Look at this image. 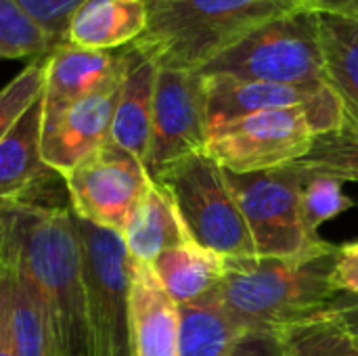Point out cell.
<instances>
[{"label":"cell","mask_w":358,"mask_h":356,"mask_svg":"<svg viewBox=\"0 0 358 356\" xmlns=\"http://www.w3.org/2000/svg\"><path fill=\"white\" fill-rule=\"evenodd\" d=\"M0 218V248L36 285L59 355L90 356L84 256L71 206L2 208Z\"/></svg>","instance_id":"cell-1"},{"label":"cell","mask_w":358,"mask_h":356,"mask_svg":"<svg viewBox=\"0 0 358 356\" xmlns=\"http://www.w3.org/2000/svg\"><path fill=\"white\" fill-rule=\"evenodd\" d=\"M340 245L325 239L296 256L227 258L216 287L250 329H277L323 313L338 296L334 269Z\"/></svg>","instance_id":"cell-2"},{"label":"cell","mask_w":358,"mask_h":356,"mask_svg":"<svg viewBox=\"0 0 358 356\" xmlns=\"http://www.w3.org/2000/svg\"><path fill=\"white\" fill-rule=\"evenodd\" d=\"M304 8L302 0H149L132 44L157 67L201 69L260 25Z\"/></svg>","instance_id":"cell-3"},{"label":"cell","mask_w":358,"mask_h":356,"mask_svg":"<svg viewBox=\"0 0 358 356\" xmlns=\"http://www.w3.org/2000/svg\"><path fill=\"white\" fill-rule=\"evenodd\" d=\"M252 82L315 86L325 82L321 15L298 8L250 31L199 69Z\"/></svg>","instance_id":"cell-4"},{"label":"cell","mask_w":358,"mask_h":356,"mask_svg":"<svg viewBox=\"0 0 358 356\" xmlns=\"http://www.w3.org/2000/svg\"><path fill=\"white\" fill-rule=\"evenodd\" d=\"M153 180L172 199L191 241L227 258L256 256L250 227L227 172L206 151L172 162Z\"/></svg>","instance_id":"cell-5"},{"label":"cell","mask_w":358,"mask_h":356,"mask_svg":"<svg viewBox=\"0 0 358 356\" xmlns=\"http://www.w3.org/2000/svg\"><path fill=\"white\" fill-rule=\"evenodd\" d=\"M315 136L308 105L268 109L212 128L203 151L227 172L256 174L296 164Z\"/></svg>","instance_id":"cell-6"},{"label":"cell","mask_w":358,"mask_h":356,"mask_svg":"<svg viewBox=\"0 0 358 356\" xmlns=\"http://www.w3.org/2000/svg\"><path fill=\"white\" fill-rule=\"evenodd\" d=\"M88 290L90 356H134L130 332V256L120 233L76 216Z\"/></svg>","instance_id":"cell-7"},{"label":"cell","mask_w":358,"mask_h":356,"mask_svg":"<svg viewBox=\"0 0 358 356\" xmlns=\"http://www.w3.org/2000/svg\"><path fill=\"white\" fill-rule=\"evenodd\" d=\"M227 180L250 227L256 256H296L323 241L306 231L302 218L300 195L306 180L304 170L285 166L256 174L227 172Z\"/></svg>","instance_id":"cell-8"},{"label":"cell","mask_w":358,"mask_h":356,"mask_svg":"<svg viewBox=\"0 0 358 356\" xmlns=\"http://www.w3.org/2000/svg\"><path fill=\"white\" fill-rule=\"evenodd\" d=\"M63 180L80 220L122 235L153 178L138 157L107 141Z\"/></svg>","instance_id":"cell-9"},{"label":"cell","mask_w":358,"mask_h":356,"mask_svg":"<svg viewBox=\"0 0 358 356\" xmlns=\"http://www.w3.org/2000/svg\"><path fill=\"white\" fill-rule=\"evenodd\" d=\"M208 143L206 78L197 69L157 67L151 141L145 159L149 176L172 162L203 151Z\"/></svg>","instance_id":"cell-10"},{"label":"cell","mask_w":358,"mask_h":356,"mask_svg":"<svg viewBox=\"0 0 358 356\" xmlns=\"http://www.w3.org/2000/svg\"><path fill=\"white\" fill-rule=\"evenodd\" d=\"M122 82L42 113V159L65 176L109 141ZM44 103V101H42Z\"/></svg>","instance_id":"cell-11"},{"label":"cell","mask_w":358,"mask_h":356,"mask_svg":"<svg viewBox=\"0 0 358 356\" xmlns=\"http://www.w3.org/2000/svg\"><path fill=\"white\" fill-rule=\"evenodd\" d=\"M42 97L0 141V210L15 206H57L48 183L57 174L42 159Z\"/></svg>","instance_id":"cell-12"},{"label":"cell","mask_w":358,"mask_h":356,"mask_svg":"<svg viewBox=\"0 0 358 356\" xmlns=\"http://www.w3.org/2000/svg\"><path fill=\"white\" fill-rule=\"evenodd\" d=\"M128 46L120 50H90L69 42L57 44L46 55L42 101L46 109L65 107L124 80Z\"/></svg>","instance_id":"cell-13"},{"label":"cell","mask_w":358,"mask_h":356,"mask_svg":"<svg viewBox=\"0 0 358 356\" xmlns=\"http://www.w3.org/2000/svg\"><path fill=\"white\" fill-rule=\"evenodd\" d=\"M130 332L134 356H178V306L151 264L130 258Z\"/></svg>","instance_id":"cell-14"},{"label":"cell","mask_w":358,"mask_h":356,"mask_svg":"<svg viewBox=\"0 0 358 356\" xmlns=\"http://www.w3.org/2000/svg\"><path fill=\"white\" fill-rule=\"evenodd\" d=\"M206 78V113L208 132L227 122L285 107H302L315 103L327 84L292 86L273 82L237 80L229 76H203Z\"/></svg>","instance_id":"cell-15"},{"label":"cell","mask_w":358,"mask_h":356,"mask_svg":"<svg viewBox=\"0 0 358 356\" xmlns=\"http://www.w3.org/2000/svg\"><path fill=\"white\" fill-rule=\"evenodd\" d=\"M155 76H157V65L130 44L128 67L113 111L109 143L132 153L143 164L147 159L149 141H151Z\"/></svg>","instance_id":"cell-16"},{"label":"cell","mask_w":358,"mask_h":356,"mask_svg":"<svg viewBox=\"0 0 358 356\" xmlns=\"http://www.w3.org/2000/svg\"><path fill=\"white\" fill-rule=\"evenodd\" d=\"M149 21V0H84L71 15L63 42L90 50L134 44Z\"/></svg>","instance_id":"cell-17"},{"label":"cell","mask_w":358,"mask_h":356,"mask_svg":"<svg viewBox=\"0 0 358 356\" xmlns=\"http://www.w3.org/2000/svg\"><path fill=\"white\" fill-rule=\"evenodd\" d=\"M248 332L218 290L178 306V356H224Z\"/></svg>","instance_id":"cell-18"},{"label":"cell","mask_w":358,"mask_h":356,"mask_svg":"<svg viewBox=\"0 0 358 356\" xmlns=\"http://www.w3.org/2000/svg\"><path fill=\"white\" fill-rule=\"evenodd\" d=\"M151 269L172 302L180 306L220 285L227 271V256L189 239L159 254Z\"/></svg>","instance_id":"cell-19"},{"label":"cell","mask_w":358,"mask_h":356,"mask_svg":"<svg viewBox=\"0 0 358 356\" xmlns=\"http://www.w3.org/2000/svg\"><path fill=\"white\" fill-rule=\"evenodd\" d=\"M122 239L128 256L145 264H153L166 250L189 241L172 199L155 180H151L145 197L136 206Z\"/></svg>","instance_id":"cell-20"},{"label":"cell","mask_w":358,"mask_h":356,"mask_svg":"<svg viewBox=\"0 0 358 356\" xmlns=\"http://www.w3.org/2000/svg\"><path fill=\"white\" fill-rule=\"evenodd\" d=\"M0 269L10 298V323L17 356H61L36 285L2 248Z\"/></svg>","instance_id":"cell-21"},{"label":"cell","mask_w":358,"mask_h":356,"mask_svg":"<svg viewBox=\"0 0 358 356\" xmlns=\"http://www.w3.org/2000/svg\"><path fill=\"white\" fill-rule=\"evenodd\" d=\"M325 84L342 103V126L358 130V19L321 15Z\"/></svg>","instance_id":"cell-22"},{"label":"cell","mask_w":358,"mask_h":356,"mask_svg":"<svg viewBox=\"0 0 358 356\" xmlns=\"http://www.w3.org/2000/svg\"><path fill=\"white\" fill-rule=\"evenodd\" d=\"M287 356H358V344L325 315L277 327Z\"/></svg>","instance_id":"cell-23"},{"label":"cell","mask_w":358,"mask_h":356,"mask_svg":"<svg viewBox=\"0 0 358 356\" xmlns=\"http://www.w3.org/2000/svg\"><path fill=\"white\" fill-rule=\"evenodd\" d=\"M292 166L306 174H327L342 183H358V130L340 126L315 136L310 151Z\"/></svg>","instance_id":"cell-24"},{"label":"cell","mask_w":358,"mask_h":356,"mask_svg":"<svg viewBox=\"0 0 358 356\" xmlns=\"http://www.w3.org/2000/svg\"><path fill=\"white\" fill-rule=\"evenodd\" d=\"M57 42L17 2L0 0V59H42Z\"/></svg>","instance_id":"cell-25"},{"label":"cell","mask_w":358,"mask_h":356,"mask_svg":"<svg viewBox=\"0 0 358 356\" xmlns=\"http://www.w3.org/2000/svg\"><path fill=\"white\" fill-rule=\"evenodd\" d=\"M344 183L327 176V174H306V180L302 185L300 206H302V218L306 225V231L313 237H319V229L340 216L342 212L350 210L355 201L344 193Z\"/></svg>","instance_id":"cell-26"},{"label":"cell","mask_w":358,"mask_h":356,"mask_svg":"<svg viewBox=\"0 0 358 356\" xmlns=\"http://www.w3.org/2000/svg\"><path fill=\"white\" fill-rule=\"evenodd\" d=\"M46 57L34 59L0 90V141L21 120V115L42 97Z\"/></svg>","instance_id":"cell-27"},{"label":"cell","mask_w":358,"mask_h":356,"mask_svg":"<svg viewBox=\"0 0 358 356\" xmlns=\"http://www.w3.org/2000/svg\"><path fill=\"white\" fill-rule=\"evenodd\" d=\"M50 36L57 44L63 42L67 23L84 0H17Z\"/></svg>","instance_id":"cell-28"},{"label":"cell","mask_w":358,"mask_h":356,"mask_svg":"<svg viewBox=\"0 0 358 356\" xmlns=\"http://www.w3.org/2000/svg\"><path fill=\"white\" fill-rule=\"evenodd\" d=\"M224 356H287L275 329H250Z\"/></svg>","instance_id":"cell-29"},{"label":"cell","mask_w":358,"mask_h":356,"mask_svg":"<svg viewBox=\"0 0 358 356\" xmlns=\"http://www.w3.org/2000/svg\"><path fill=\"white\" fill-rule=\"evenodd\" d=\"M331 281L338 294L358 296V241L340 245Z\"/></svg>","instance_id":"cell-30"},{"label":"cell","mask_w":358,"mask_h":356,"mask_svg":"<svg viewBox=\"0 0 358 356\" xmlns=\"http://www.w3.org/2000/svg\"><path fill=\"white\" fill-rule=\"evenodd\" d=\"M321 315L334 321L358 344V296L338 294Z\"/></svg>","instance_id":"cell-31"},{"label":"cell","mask_w":358,"mask_h":356,"mask_svg":"<svg viewBox=\"0 0 358 356\" xmlns=\"http://www.w3.org/2000/svg\"><path fill=\"white\" fill-rule=\"evenodd\" d=\"M0 356H17L13 323H10V298L4 273L0 269Z\"/></svg>","instance_id":"cell-32"},{"label":"cell","mask_w":358,"mask_h":356,"mask_svg":"<svg viewBox=\"0 0 358 356\" xmlns=\"http://www.w3.org/2000/svg\"><path fill=\"white\" fill-rule=\"evenodd\" d=\"M302 4L319 15L358 19V0H302Z\"/></svg>","instance_id":"cell-33"},{"label":"cell","mask_w":358,"mask_h":356,"mask_svg":"<svg viewBox=\"0 0 358 356\" xmlns=\"http://www.w3.org/2000/svg\"><path fill=\"white\" fill-rule=\"evenodd\" d=\"M2 233H4V225H2V218H0V237H2Z\"/></svg>","instance_id":"cell-34"}]
</instances>
